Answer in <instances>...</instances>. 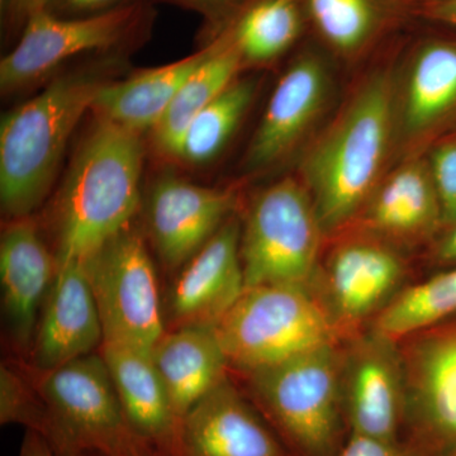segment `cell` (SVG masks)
Wrapping results in <instances>:
<instances>
[{
	"mask_svg": "<svg viewBox=\"0 0 456 456\" xmlns=\"http://www.w3.org/2000/svg\"><path fill=\"white\" fill-rule=\"evenodd\" d=\"M142 164L140 134L97 118L60 197L57 265L89 259L130 227L140 206Z\"/></svg>",
	"mask_w": 456,
	"mask_h": 456,
	"instance_id": "obj_1",
	"label": "cell"
},
{
	"mask_svg": "<svg viewBox=\"0 0 456 456\" xmlns=\"http://www.w3.org/2000/svg\"><path fill=\"white\" fill-rule=\"evenodd\" d=\"M106 80L89 73L65 75L0 126V202L11 220L29 215L49 194L66 145Z\"/></svg>",
	"mask_w": 456,
	"mask_h": 456,
	"instance_id": "obj_2",
	"label": "cell"
},
{
	"mask_svg": "<svg viewBox=\"0 0 456 456\" xmlns=\"http://www.w3.org/2000/svg\"><path fill=\"white\" fill-rule=\"evenodd\" d=\"M392 121V83L378 75L308 155L307 189L325 232L346 224L370 197L388 150Z\"/></svg>",
	"mask_w": 456,
	"mask_h": 456,
	"instance_id": "obj_3",
	"label": "cell"
},
{
	"mask_svg": "<svg viewBox=\"0 0 456 456\" xmlns=\"http://www.w3.org/2000/svg\"><path fill=\"white\" fill-rule=\"evenodd\" d=\"M228 362L254 373L336 344L338 326L308 287L248 288L216 326Z\"/></svg>",
	"mask_w": 456,
	"mask_h": 456,
	"instance_id": "obj_4",
	"label": "cell"
},
{
	"mask_svg": "<svg viewBox=\"0 0 456 456\" xmlns=\"http://www.w3.org/2000/svg\"><path fill=\"white\" fill-rule=\"evenodd\" d=\"M32 371L49 411L56 456H152L128 425L101 353Z\"/></svg>",
	"mask_w": 456,
	"mask_h": 456,
	"instance_id": "obj_5",
	"label": "cell"
},
{
	"mask_svg": "<svg viewBox=\"0 0 456 456\" xmlns=\"http://www.w3.org/2000/svg\"><path fill=\"white\" fill-rule=\"evenodd\" d=\"M342 362L335 345L246 374L266 415L305 456H336Z\"/></svg>",
	"mask_w": 456,
	"mask_h": 456,
	"instance_id": "obj_6",
	"label": "cell"
},
{
	"mask_svg": "<svg viewBox=\"0 0 456 456\" xmlns=\"http://www.w3.org/2000/svg\"><path fill=\"white\" fill-rule=\"evenodd\" d=\"M323 232L307 188L293 179L270 185L254 200L241 232L245 289L310 288Z\"/></svg>",
	"mask_w": 456,
	"mask_h": 456,
	"instance_id": "obj_7",
	"label": "cell"
},
{
	"mask_svg": "<svg viewBox=\"0 0 456 456\" xmlns=\"http://www.w3.org/2000/svg\"><path fill=\"white\" fill-rule=\"evenodd\" d=\"M84 264L103 325V344L151 354L167 330L158 275L143 237L128 227Z\"/></svg>",
	"mask_w": 456,
	"mask_h": 456,
	"instance_id": "obj_8",
	"label": "cell"
},
{
	"mask_svg": "<svg viewBox=\"0 0 456 456\" xmlns=\"http://www.w3.org/2000/svg\"><path fill=\"white\" fill-rule=\"evenodd\" d=\"M143 17L140 2L88 17L37 12L27 20L20 41L0 62L3 92L25 88L80 53L118 46L137 31Z\"/></svg>",
	"mask_w": 456,
	"mask_h": 456,
	"instance_id": "obj_9",
	"label": "cell"
},
{
	"mask_svg": "<svg viewBox=\"0 0 456 456\" xmlns=\"http://www.w3.org/2000/svg\"><path fill=\"white\" fill-rule=\"evenodd\" d=\"M342 406L351 432L397 441L406 412V378L395 340L374 330L342 362Z\"/></svg>",
	"mask_w": 456,
	"mask_h": 456,
	"instance_id": "obj_10",
	"label": "cell"
},
{
	"mask_svg": "<svg viewBox=\"0 0 456 456\" xmlns=\"http://www.w3.org/2000/svg\"><path fill=\"white\" fill-rule=\"evenodd\" d=\"M226 189L202 187L178 176L156 180L150 191V237L165 268H183L217 233L232 211Z\"/></svg>",
	"mask_w": 456,
	"mask_h": 456,
	"instance_id": "obj_11",
	"label": "cell"
},
{
	"mask_svg": "<svg viewBox=\"0 0 456 456\" xmlns=\"http://www.w3.org/2000/svg\"><path fill=\"white\" fill-rule=\"evenodd\" d=\"M104 334L86 264L57 265L55 281L42 310L29 359L32 370H53L94 354Z\"/></svg>",
	"mask_w": 456,
	"mask_h": 456,
	"instance_id": "obj_12",
	"label": "cell"
},
{
	"mask_svg": "<svg viewBox=\"0 0 456 456\" xmlns=\"http://www.w3.org/2000/svg\"><path fill=\"white\" fill-rule=\"evenodd\" d=\"M245 292L241 230L227 221L183 266L170 294L171 330L221 322Z\"/></svg>",
	"mask_w": 456,
	"mask_h": 456,
	"instance_id": "obj_13",
	"label": "cell"
},
{
	"mask_svg": "<svg viewBox=\"0 0 456 456\" xmlns=\"http://www.w3.org/2000/svg\"><path fill=\"white\" fill-rule=\"evenodd\" d=\"M57 274V260L29 217L12 220L0 240L3 316L9 340L29 355L45 303Z\"/></svg>",
	"mask_w": 456,
	"mask_h": 456,
	"instance_id": "obj_14",
	"label": "cell"
},
{
	"mask_svg": "<svg viewBox=\"0 0 456 456\" xmlns=\"http://www.w3.org/2000/svg\"><path fill=\"white\" fill-rule=\"evenodd\" d=\"M406 411L443 444L456 443V317L408 336ZM402 353V350H401Z\"/></svg>",
	"mask_w": 456,
	"mask_h": 456,
	"instance_id": "obj_15",
	"label": "cell"
},
{
	"mask_svg": "<svg viewBox=\"0 0 456 456\" xmlns=\"http://www.w3.org/2000/svg\"><path fill=\"white\" fill-rule=\"evenodd\" d=\"M176 456H287V452L226 379L183 417Z\"/></svg>",
	"mask_w": 456,
	"mask_h": 456,
	"instance_id": "obj_16",
	"label": "cell"
},
{
	"mask_svg": "<svg viewBox=\"0 0 456 456\" xmlns=\"http://www.w3.org/2000/svg\"><path fill=\"white\" fill-rule=\"evenodd\" d=\"M99 353L132 431L152 456H176L182 421L151 354L114 344H102Z\"/></svg>",
	"mask_w": 456,
	"mask_h": 456,
	"instance_id": "obj_17",
	"label": "cell"
},
{
	"mask_svg": "<svg viewBox=\"0 0 456 456\" xmlns=\"http://www.w3.org/2000/svg\"><path fill=\"white\" fill-rule=\"evenodd\" d=\"M327 74L317 57L307 55L281 77L246 156V167L260 170L283 159L302 139L325 102Z\"/></svg>",
	"mask_w": 456,
	"mask_h": 456,
	"instance_id": "obj_18",
	"label": "cell"
},
{
	"mask_svg": "<svg viewBox=\"0 0 456 456\" xmlns=\"http://www.w3.org/2000/svg\"><path fill=\"white\" fill-rule=\"evenodd\" d=\"M404 275L397 255L373 242H351L327 266L330 314L338 326L354 325L386 307Z\"/></svg>",
	"mask_w": 456,
	"mask_h": 456,
	"instance_id": "obj_19",
	"label": "cell"
},
{
	"mask_svg": "<svg viewBox=\"0 0 456 456\" xmlns=\"http://www.w3.org/2000/svg\"><path fill=\"white\" fill-rule=\"evenodd\" d=\"M151 358L180 421L228 379L230 362L211 327H182L165 332Z\"/></svg>",
	"mask_w": 456,
	"mask_h": 456,
	"instance_id": "obj_20",
	"label": "cell"
},
{
	"mask_svg": "<svg viewBox=\"0 0 456 456\" xmlns=\"http://www.w3.org/2000/svg\"><path fill=\"white\" fill-rule=\"evenodd\" d=\"M213 44L193 55L134 74L122 82H107L99 89L92 110L97 118L126 130L152 131L183 84L203 64Z\"/></svg>",
	"mask_w": 456,
	"mask_h": 456,
	"instance_id": "obj_21",
	"label": "cell"
},
{
	"mask_svg": "<svg viewBox=\"0 0 456 456\" xmlns=\"http://www.w3.org/2000/svg\"><path fill=\"white\" fill-rule=\"evenodd\" d=\"M244 59L231 33L213 44L211 53L203 64L183 84L178 94L165 110L152 130L159 152L169 158L178 156L180 142L191 121L213 99L235 82Z\"/></svg>",
	"mask_w": 456,
	"mask_h": 456,
	"instance_id": "obj_22",
	"label": "cell"
},
{
	"mask_svg": "<svg viewBox=\"0 0 456 456\" xmlns=\"http://www.w3.org/2000/svg\"><path fill=\"white\" fill-rule=\"evenodd\" d=\"M371 227L398 236H421L443 224L430 167L408 165L377 191L368 209Z\"/></svg>",
	"mask_w": 456,
	"mask_h": 456,
	"instance_id": "obj_23",
	"label": "cell"
},
{
	"mask_svg": "<svg viewBox=\"0 0 456 456\" xmlns=\"http://www.w3.org/2000/svg\"><path fill=\"white\" fill-rule=\"evenodd\" d=\"M456 112V42L435 41L417 53L407 86L404 123L419 134Z\"/></svg>",
	"mask_w": 456,
	"mask_h": 456,
	"instance_id": "obj_24",
	"label": "cell"
},
{
	"mask_svg": "<svg viewBox=\"0 0 456 456\" xmlns=\"http://www.w3.org/2000/svg\"><path fill=\"white\" fill-rule=\"evenodd\" d=\"M456 317V265L407 288L380 311L374 330L393 340Z\"/></svg>",
	"mask_w": 456,
	"mask_h": 456,
	"instance_id": "obj_25",
	"label": "cell"
},
{
	"mask_svg": "<svg viewBox=\"0 0 456 456\" xmlns=\"http://www.w3.org/2000/svg\"><path fill=\"white\" fill-rule=\"evenodd\" d=\"M255 89L256 86L253 80H235L213 99L189 125L176 159L193 167L215 160L253 103Z\"/></svg>",
	"mask_w": 456,
	"mask_h": 456,
	"instance_id": "obj_26",
	"label": "cell"
},
{
	"mask_svg": "<svg viewBox=\"0 0 456 456\" xmlns=\"http://www.w3.org/2000/svg\"><path fill=\"white\" fill-rule=\"evenodd\" d=\"M299 29L297 0H261L241 17L232 38L244 61L259 64L289 49Z\"/></svg>",
	"mask_w": 456,
	"mask_h": 456,
	"instance_id": "obj_27",
	"label": "cell"
},
{
	"mask_svg": "<svg viewBox=\"0 0 456 456\" xmlns=\"http://www.w3.org/2000/svg\"><path fill=\"white\" fill-rule=\"evenodd\" d=\"M308 4L318 28L338 49H356L373 27L369 0H308Z\"/></svg>",
	"mask_w": 456,
	"mask_h": 456,
	"instance_id": "obj_28",
	"label": "cell"
},
{
	"mask_svg": "<svg viewBox=\"0 0 456 456\" xmlns=\"http://www.w3.org/2000/svg\"><path fill=\"white\" fill-rule=\"evenodd\" d=\"M0 424L25 426L50 445L53 428L44 399L33 383L7 364L0 368Z\"/></svg>",
	"mask_w": 456,
	"mask_h": 456,
	"instance_id": "obj_29",
	"label": "cell"
},
{
	"mask_svg": "<svg viewBox=\"0 0 456 456\" xmlns=\"http://www.w3.org/2000/svg\"><path fill=\"white\" fill-rule=\"evenodd\" d=\"M430 171L439 197L443 224L452 227L456 224V141L435 149Z\"/></svg>",
	"mask_w": 456,
	"mask_h": 456,
	"instance_id": "obj_30",
	"label": "cell"
},
{
	"mask_svg": "<svg viewBox=\"0 0 456 456\" xmlns=\"http://www.w3.org/2000/svg\"><path fill=\"white\" fill-rule=\"evenodd\" d=\"M134 2L139 0H50L45 11L59 17H88Z\"/></svg>",
	"mask_w": 456,
	"mask_h": 456,
	"instance_id": "obj_31",
	"label": "cell"
},
{
	"mask_svg": "<svg viewBox=\"0 0 456 456\" xmlns=\"http://www.w3.org/2000/svg\"><path fill=\"white\" fill-rule=\"evenodd\" d=\"M336 456H417L401 448L397 441L375 439L351 432L349 440Z\"/></svg>",
	"mask_w": 456,
	"mask_h": 456,
	"instance_id": "obj_32",
	"label": "cell"
},
{
	"mask_svg": "<svg viewBox=\"0 0 456 456\" xmlns=\"http://www.w3.org/2000/svg\"><path fill=\"white\" fill-rule=\"evenodd\" d=\"M49 2L50 0H5L12 16L22 20L23 25L33 14L45 11Z\"/></svg>",
	"mask_w": 456,
	"mask_h": 456,
	"instance_id": "obj_33",
	"label": "cell"
},
{
	"mask_svg": "<svg viewBox=\"0 0 456 456\" xmlns=\"http://www.w3.org/2000/svg\"><path fill=\"white\" fill-rule=\"evenodd\" d=\"M426 13L437 22L456 27V0H434L426 8Z\"/></svg>",
	"mask_w": 456,
	"mask_h": 456,
	"instance_id": "obj_34",
	"label": "cell"
},
{
	"mask_svg": "<svg viewBox=\"0 0 456 456\" xmlns=\"http://www.w3.org/2000/svg\"><path fill=\"white\" fill-rule=\"evenodd\" d=\"M435 257L441 265H456V224L448 228V233L443 237L435 251Z\"/></svg>",
	"mask_w": 456,
	"mask_h": 456,
	"instance_id": "obj_35",
	"label": "cell"
},
{
	"mask_svg": "<svg viewBox=\"0 0 456 456\" xmlns=\"http://www.w3.org/2000/svg\"><path fill=\"white\" fill-rule=\"evenodd\" d=\"M18 456H56L46 440L37 432L27 431Z\"/></svg>",
	"mask_w": 456,
	"mask_h": 456,
	"instance_id": "obj_36",
	"label": "cell"
},
{
	"mask_svg": "<svg viewBox=\"0 0 456 456\" xmlns=\"http://www.w3.org/2000/svg\"><path fill=\"white\" fill-rule=\"evenodd\" d=\"M175 2L185 5L187 8L194 9V11L202 12L207 16L213 17L224 11L233 0H175Z\"/></svg>",
	"mask_w": 456,
	"mask_h": 456,
	"instance_id": "obj_37",
	"label": "cell"
},
{
	"mask_svg": "<svg viewBox=\"0 0 456 456\" xmlns=\"http://www.w3.org/2000/svg\"><path fill=\"white\" fill-rule=\"evenodd\" d=\"M452 456H456V452H455V454H454V455H452Z\"/></svg>",
	"mask_w": 456,
	"mask_h": 456,
	"instance_id": "obj_38",
	"label": "cell"
}]
</instances>
